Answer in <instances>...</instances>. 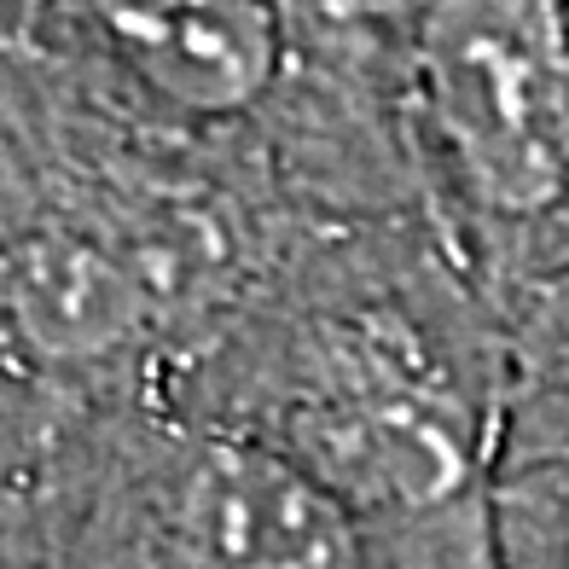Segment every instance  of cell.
<instances>
[{"mask_svg": "<svg viewBox=\"0 0 569 569\" xmlns=\"http://www.w3.org/2000/svg\"><path fill=\"white\" fill-rule=\"evenodd\" d=\"M506 320L419 216L291 227L163 396L331 495L396 569H500Z\"/></svg>", "mask_w": 569, "mask_h": 569, "instance_id": "cell-1", "label": "cell"}, {"mask_svg": "<svg viewBox=\"0 0 569 569\" xmlns=\"http://www.w3.org/2000/svg\"><path fill=\"white\" fill-rule=\"evenodd\" d=\"M0 59L256 216H419L396 0H0Z\"/></svg>", "mask_w": 569, "mask_h": 569, "instance_id": "cell-2", "label": "cell"}, {"mask_svg": "<svg viewBox=\"0 0 569 569\" xmlns=\"http://www.w3.org/2000/svg\"><path fill=\"white\" fill-rule=\"evenodd\" d=\"M291 227L0 59V338L41 442L163 401Z\"/></svg>", "mask_w": 569, "mask_h": 569, "instance_id": "cell-3", "label": "cell"}, {"mask_svg": "<svg viewBox=\"0 0 569 569\" xmlns=\"http://www.w3.org/2000/svg\"><path fill=\"white\" fill-rule=\"evenodd\" d=\"M419 221L500 320L569 273V0H396Z\"/></svg>", "mask_w": 569, "mask_h": 569, "instance_id": "cell-4", "label": "cell"}, {"mask_svg": "<svg viewBox=\"0 0 569 569\" xmlns=\"http://www.w3.org/2000/svg\"><path fill=\"white\" fill-rule=\"evenodd\" d=\"M30 495L41 569H396L284 459L169 401L53 425Z\"/></svg>", "mask_w": 569, "mask_h": 569, "instance_id": "cell-5", "label": "cell"}, {"mask_svg": "<svg viewBox=\"0 0 569 569\" xmlns=\"http://www.w3.org/2000/svg\"><path fill=\"white\" fill-rule=\"evenodd\" d=\"M506 459L569 448V273L506 320Z\"/></svg>", "mask_w": 569, "mask_h": 569, "instance_id": "cell-6", "label": "cell"}, {"mask_svg": "<svg viewBox=\"0 0 569 569\" xmlns=\"http://www.w3.org/2000/svg\"><path fill=\"white\" fill-rule=\"evenodd\" d=\"M495 547L500 569H569V448L500 465Z\"/></svg>", "mask_w": 569, "mask_h": 569, "instance_id": "cell-7", "label": "cell"}, {"mask_svg": "<svg viewBox=\"0 0 569 569\" xmlns=\"http://www.w3.org/2000/svg\"><path fill=\"white\" fill-rule=\"evenodd\" d=\"M36 453H41V412L12 367L7 338H0V482H23L36 471Z\"/></svg>", "mask_w": 569, "mask_h": 569, "instance_id": "cell-8", "label": "cell"}, {"mask_svg": "<svg viewBox=\"0 0 569 569\" xmlns=\"http://www.w3.org/2000/svg\"><path fill=\"white\" fill-rule=\"evenodd\" d=\"M0 569H41L30 477H23V482H0Z\"/></svg>", "mask_w": 569, "mask_h": 569, "instance_id": "cell-9", "label": "cell"}]
</instances>
